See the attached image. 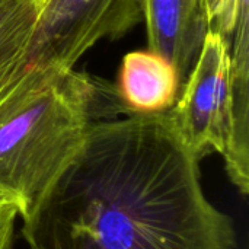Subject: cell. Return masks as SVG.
I'll list each match as a JSON object with an SVG mask.
<instances>
[{
  "label": "cell",
  "mask_w": 249,
  "mask_h": 249,
  "mask_svg": "<svg viewBox=\"0 0 249 249\" xmlns=\"http://www.w3.org/2000/svg\"><path fill=\"white\" fill-rule=\"evenodd\" d=\"M29 249H233L200 160L168 111L93 121L69 168L22 217Z\"/></svg>",
  "instance_id": "obj_1"
},
{
  "label": "cell",
  "mask_w": 249,
  "mask_h": 249,
  "mask_svg": "<svg viewBox=\"0 0 249 249\" xmlns=\"http://www.w3.org/2000/svg\"><path fill=\"white\" fill-rule=\"evenodd\" d=\"M182 85L175 66L153 50L124 55L118 95L127 114H158L171 109Z\"/></svg>",
  "instance_id": "obj_6"
},
{
  "label": "cell",
  "mask_w": 249,
  "mask_h": 249,
  "mask_svg": "<svg viewBox=\"0 0 249 249\" xmlns=\"http://www.w3.org/2000/svg\"><path fill=\"white\" fill-rule=\"evenodd\" d=\"M19 219V207L9 203L0 207V249H10L15 236V225Z\"/></svg>",
  "instance_id": "obj_9"
},
{
  "label": "cell",
  "mask_w": 249,
  "mask_h": 249,
  "mask_svg": "<svg viewBox=\"0 0 249 249\" xmlns=\"http://www.w3.org/2000/svg\"><path fill=\"white\" fill-rule=\"evenodd\" d=\"M142 20V0H48L28 64L74 69L96 42L120 38Z\"/></svg>",
  "instance_id": "obj_4"
},
{
  "label": "cell",
  "mask_w": 249,
  "mask_h": 249,
  "mask_svg": "<svg viewBox=\"0 0 249 249\" xmlns=\"http://www.w3.org/2000/svg\"><path fill=\"white\" fill-rule=\"evenodd\" d=\"M47 3L48 0H0V92L25 71Z\"/></svg>",
  "instance_id": "obj_7"
},
{
  "label": "cell",
  "mask_w": 249,
  "mask_h": 249,
  "mask_svg": "<svg viewBox=\"0 0 249 249\" xmlns=\"http://www.w3.org/2000/svg\"><path fill=\"white\" fill-rule=\"evenodd\" d=\"M209 29L217 31L226 38L232 36L238 0H198Z\"/></svg>",
  "instance_id": "obj_8"
},
{
  "label": "cell",
  "mask_w": 249,
  "mask_h": 249,
  "mask_svg": "<svg viewBox=\"0 0 249 249\" xmlns=\"http://www.w3.org/2000/svg\"><path fill=\"white\" fill-rule=\"evenodd\" d=\"M9 203H15V204H16V201H15V200H12L9 196H6V194L0 193V207L6 206V204H9ZM16 206H18V204H16Z\"/></svg>",
  "instance_id": "obj_10"
},
{
  "label": "cell",
  "mask_w": 249,
  "mask_h": 249,
  "mask_svg": "<svg viewBox=\"0 0 249 249\" xmlns=\"http://www.w3.org/2000/svg\"><path fill=\"white\" fill-rule=\"evenodd\" d=\"M229 50V38L207 29L181 96L168 114L190 153L198 160L210 153L220 155L231 182L245 197L249 193V143L235 127Z\"/></svg>",
  "instance_id": "obj_3"
},
{
  "label": "cell",
  "mask_w": 249,
  "mask_h": 249,
  "mask_svg": "<svg viewBox=\"0 0 249 249\" xmlns=\"http://www.w3.org/2000/svg\"><path fill=\"white\" fill-rule=\"evenodd\" d=\"M98 86L85 73L28 64L0 92V193L25 217L80 152Z\"/></svg>",
  "instance_id": "obj_2"
},
{
  "label": "cell",
  "mask_w": 249,
  "mask_h": 249,
  "mask_svg": "<svg viewBox=\"0 0 249 249\" xmlns=\"http://www.w3.org/2000/svg\"><path fill=\"white\" fill-rule=\"evenodd\" d=\"M149 50L166 57L185 83L207 32L198 0H142Z\"/></svg>",
  "instance_id": "obj_5"
}]
</instances>
